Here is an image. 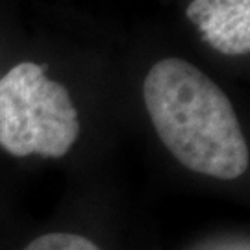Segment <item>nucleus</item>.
<instances>
[{
  "instance_id": "obj_1",
  "label": "nucleus",
  "mask_w": 250,
  "mask_h": 250,
  "mask_svg": "<svg viewBox=\"0 0 250 250\" xmlns=\"http://www.w3.org/2000/svg\"><path fill=\"white\" fill-rule=\"evenodd\" d=\"M143 99L161 143L184 167L219 180L247 172L249 145L232 102L195 65L160 60L145 78Z\"/></svg>"
},
{
  "instance_id": "obj_2",
  "label": "nucleus",
  "mask_w": 250,
  "mask_h": 250,
  "mask_svg": "<svg viewBox=\"0 0 250 250\" xmlns=\"http://www.w3.org/2000/svg\"><path fill=\"white\" fill-rule=\"evenodd\" d=\"M45 71V65L19 63L0 80V146L19 158H62L80 135L69 91Z\"/></svg>"
},
{
  "instance_id": "obj_3",
  "label": "nucleus",
  "mask_w": 250,
  "mask_h": 250,
  "mask_svg": "<svg viewBox=\"0 0 250 250\" xmlns=\"http://www.w3.org/2000/svg\"><path fill=\"white\" fill-rule=\"evenodd\" d=\"M186 15L215 50L226 56L250 50V0H193Z\"/></svg>"
},
{
  "instance_id": "obj_4",
  "label": "nucleus",
  "mask_w": 250,
  "mask_h": 250,
  "mask_svg": "<svg viewBox=\"0 0 250 250\" xmlns=\"http://www.w3.org/2000/svg\"><path fill=\"white\" fill-rule=\"evenodd\" d=\"M24 250H100L93 241L78 233H45L28 245Z\"/></svg>"
}]
</instances>
